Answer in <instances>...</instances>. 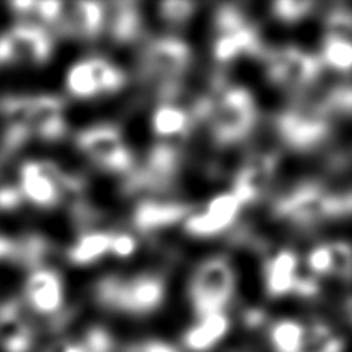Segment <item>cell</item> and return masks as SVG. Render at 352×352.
<instances>
[{"instance_id":"obj_1","label":"cell","mask_w":352,"mask_h":352,"mask_svg":"<svg viewBox=\"0 0 352 352\" xmlns=\"http://www.w3.org/2000/svg\"><path fill=\"white\" fill-rule=\"evenodd\" d=\"M349 212V190L331 192L318 181H301L274 201L275 215L298 228L318 224L328 218L346 217Z\"/></svg>"},{"instance_id":"obj_2","label":"cell","mask_w":352,"mask_h":352,"mask_svg":"<svg viewBox=\"0 0 352 352\" xmlns=\"http://www.w3.org/2000/svg\"><path fill=\"white\" fill-rule=\"evenodd\" d=\"M217 90V94L210 96L206 116L212 138L219 146L246 140L256 125V105L252 94L243 87H218Z\"/></svg>"},{"instance_id":"obj_3","label":"cell","mask_w":352,"mask_h":352,"mask_svg":"<svg viewBox=\"0 0 352 352\" xmlns=\"http://www.w3.org/2000/svg\"><path fill=\"white\" fill-rule=\"evenodd\" d=\"M190 62V48L184 41L162 36L144 48L141 68L144 78L156 87V94L164 102H172L178 96L181 78L188 70Z\"/></svg>"},{"instance_id":"obj_4","label":"cell","mask_w":352,"mask_h":352,"mask_svg":"<svg viewBox=\"0 0 352 352\" xmlns=\"http://www.w3.org/2000/svg\"><path fill=\"white\" fill-rule=\"evenodd\" d=\"M276 130L281 141L292 150H314L328 140L331 111L324 99L300 100L280 113L276 118Z\"/></svg>"},{"instance_id":"obj_5","label":"cell","mask_w":352,"mask_h":352,"mask_svg":"<svg viewBox=\"0 0 352 352\" xmlns=\"http://www.w3.org/2000/svg\"><path fill=\"white\" fill-rule=\"evenodd\" d=\"M164 281L158 275H138L122 280L118 276H105L96 286V300L109 309L129 314L153 312L164 300Z\"/></svg>"},{"instance_id":"obj_6","label":"cell","mask_w":352,"mask_h":352,"mask_svg":"<svg viewBox=\"0 0 352 352\" xmlns=\"http://www.w3.org/2000/svg\"><path fill=\"white\" fill-rule=\"evenodd\" d=\"M235 272L228 260L213 256L199 264L190 280V301L198 318L224 312L234 297Z\"/></svg>"},{"instance_id":"obj_7","label":"cell","mask_w":352,"mask_h":352,"mask_svg":"<svg viewBox=\"0 0 352 352\" xmlns=\"http://www.w3.org/2000/svg\"><path fill=\"white\" fill-rule=\"evenodd\" d=\"M217 37L213 58L221 64L234 62L240 56H261L263 47L256 28L235 5H221L215 14Z\"/></svg>"},{"instance_id":"obj_8","label":"cell","mask_w":352,"mask_h":352,"mask_svg":"<svg viewBox=\"0 0 352 352\" xmlns=\"http://www.w3.org/2000/svg\"><path fill=\"white\" fill-rule=\"evenodd\" d=\"M322 60L312 53L294 45L275 48L266 56L269 79L291 91H303L316 84L322 73Z\"/></svg>"},{"instance_id":"obj_9","label":"cell","mask_w":352,"mask_h":352,"mask_svg":"<svg viewBox=\"0 0 352 352\" xmlns=\"http://www.w3.org/2000/svg\"><path fill=\"white\" fill-rule=\"evenodd\" d=\"M78 146L105 172L129 175L133 170V158L115 125L99 124L82 130L78 135Z\"/></svg>"},{"instance_id":"obj_10","label":"cell","mask_w":352,"mask_h":352,"mask_svg":"<svg viewBox=\"0 0 352 352\" xmlns=\"http://www.w3.org/2000/svg\"><path fill=\"white\" fill-rule=\"evenodd\" d=\"M53 52V39L43 25L19 22L0 34V64L41 65Z\"/></svg>"},{"instance_id":"obj_11","label":"cell","mask_w":352,"mask_h":352,"mask_svg":"<svg viewBox=\"0 0 352 352\" xmlns=\"http://www.w3.org/2000/svg\"><path fill=\"white\" fill-rule=\"evenodd\" d=\"M125 85V74L104 58H88L76 62L67 72V90L78 99H93L115 93Z\"/></svg>"},{"instance_id":"obj_12","label":"cell","mask_w":352,"mask_h":352,"mask_svg":"<svg viewBox=\"0 0 352 352\" xmlns=\"http://www.w3.org/2000/svg\"><path fill=\"white\" fill-rule=\"evenodd\" d=\"M17 188L22 199L42 209L59 204L64 193L60 186V170L43 161H27L19 168Z\"/></svg>"},{"instance_id":"obj_13","label":"cell","mask_w":352,"mask_h":352,"mask_svg":"<svg viewBox=\"0 0 352 352\" xmlns=\"http://www.w3.org/2000/svg\"><path fill=\"white\" fill-rule=\"evenodd\" d=\"M243 204L232 192L219 193L212 198L201 212L190 213L184 228L188 234L199 238L219 235L229 228L240 213Z\"/></svg>"},{"instance_id":"obj_14","label":"cell","mask_w":352,"mask_h":352,"mask_svg":"<svg viewBox=\"0 0 352 352\" xmlns=\"http://www.w3.org/2000/svg\"><path fill=\"white\" fill-rule=\"evenodd\" d=\"M276 168V155L270 152H260L250 156L235 175L234 190L238 201L244 204H252L258 201L274 178Z\"/></svg>"},{"instance_id":"obj_15","label":"cell","mask_w":352,"mask_h":352,"mask_svg":"<svg viewBox=\"0 0 352 352\" xmlns=\"http://www.w3.org/2000/svg\"><path fill=\"white\" fill-rule=\"evenodd\" d=\"M23 294L28 306L41 316H56L64 306V281L58 270L45 266L28 275Z\"/></svg>"},{"instance_id":"obj_16","label":"cell","mask_w":352,"mask_h":352,"mask_svg":"<svg viewBox=\"0 0 352 352\" xmlns=\"http://www.w3.org/2000/svg\"><path fill=\"white\" fill-rule=\"evenodd\" d=\"M28 129L31 138L37 136L43 141H58L65 135L64 102L53 94L30 96Z\"/></svg>"},{"instance_id":"obj_17","label":"cell","mask_w":352,"mask_h":352,"mask_svg":"<svg viewBox=\"0 0 352 352\" xmlns=\"http://www.w3.org/2000/svg\"><path fill=\"white\" fill-rule=\"evenodd\" d=\"M192 213V207L182 201L147 198L136 206L133 212V226L142 234L166 229L179 223Z\"/></svg>"},{"instance_id":"obj_18","label":"cell","mask_w":352,"mask_h":352,"mask_svg":"<svg viewBox=\"0 0 352 352\" xmlns=\"http://www.w3.org/2000/svg\"><path fill=\"white\" fill-rule=\"evenodd\" d=\"M105 5L100 2H76L64 5L60 19L56 27L62 33L94 39L104 30Z\"/></svg>"},{"instance_id":"obj_19","label":"cell","mask_w":352,"mask_h":352,"mask_svg":"<svg viewBox=\"0 0 352 352\" xmlns=\"http://www.w3.org/2000/svg\"><path fill=\"white\" fill-rule=\"evenodd\" d=\"M34 343V331L25 318L16 300L0 303V349L3 352H30Z\"/></svg>"},{"instance_id":"obj_20","label":"cell","mask_w":352,"mask_h":352,"mask_svg":"<svg viewBox=\"0 0 352 352\" xmlns=\"http://www.w3.org/2000/svg\"><path fill=\"white\" fill-rule=\"evenodd\" d=\"M298 275V256L289 249L276 252L264 264V285L269 297L280 298L292 292Z\"/></svg>"},{"instance_id":"obj_21","label":"cell","mask_w":352,"mask_h":352,"mask_svg":"<svg viewBox=\"0 0 352 352\" xmlns=\"http://www.w3.org/2000/svg\"><path fill=\"white\" fill-rule=\"evenodd\" d=\"M104 28L109 30L113 41L129 43L141 34L142 19L135 2H116L105 5Z\"/></svg>"},{"instance_id":"obj_22","label":"cell","mask_w":352,"mask_h":352,"mask_svg":"<svg viewBox=\"0 0 352 352\" xmlns=\"http://www.w3.org/2000/svg\"><path fill=\"white\" fill-rule=\"evenodd\" d=\"M229 317L226 312H215L209 316L199 317L198 323H195L186 331L182 342L184 346L193 352H207L223 340L229 331Z\"/></svg>"},{"instance_id":"obj_23","label":"cell","mask_w":352,"mask_h":352,"mask_svg":"<svg viewBox=\"0 0 352 352\" xmlns=\"http://www.w3.org/2000/svg\"><path fill=\"white\" fill-rule=\"evenodd\" d=\"M193 125L190 111L173 102H162L152 116L153 133L160 138L186 136Z\"/></svg>"},{"instance_id":"obj_24","label":"cell","mask_w":352,"mask_h":352,"mask_svg":"<svg viewBox=\"0 0 352 352\" xmlns=\"http://www.w3.org/2000/svg\"><path fill=\"white\" fill-rule=\"evenodd\" d=\"M113 232L93 230L80 235L78 241L68 249V258L74 264H90L110 254Z\"/></svg>"},{"instance_id":"obj_25","label":"cell","mask_w":352,"mask_h":352,"mask_svg":"<svg viewBox=\"0 0 352 352\" xmlns=\"http://www.w3.org/2000/svg\"><path fill=\"white\" fill-rule=\"evenodd\" d=\"M303 338L305 326L297 320L283 318L270 326L269 340L275 352H300Z\"/></svg>"},{"instance_id":"obj_26","label":"cell","mask_w":352,"mask_h":352,"mask_svg":"<svg viewBox=\"0 0 352 352\" xmlns=\"http://www.w3.org/2000/svg\"><path fill=\"white\" fill-rule=\"evenodd\" d=\"M343 348L342 337L329 324L314 322L307 328L305 326L303 346L300 352H343Z\"/></svg>"},{"instance_id":"obj_27","label":"cell","mask_w":352,"mask_h":352,"mask_svg":"<svg viewBox=\"0 0 352 352\" xmlns=\"http://www.w3.org/2000/svg\"><path fill=\"white\" fill-rule=\"evenodd\" d=\"M322 64L332 70L348 74L352 64V45L349 37L340 34H329L324 37L322 47Z\"/></svg>"},{"instance_id":"obj_28","label":"cell","mask_w":352,"mask_h":352,"mask_svg":"<svg viewBox=\"0 0 352 352\" xmlns=\"http://www.w3.org/2000/svg\"><path fill=\"white\" fill-rule=\"evenodd\" d=\"M314 2H298V0H283L272 3V12L278 21L285 23H295L306 17L314 8Z\"/></svg>"},{"instance_id":"obj_29","label":"cell","mask_w":352,"mask_h":352,"mask_svg":"<svg viewBox=\"0 0 352 352\" xmlns=\"http://www.w3.org/2000/svg\"><path fill=\"white\" fill-rule=\"evenodd\" d=\"M306 263L307 267H309V274L314 276L332 275V254L329 244H318V246L314 248L307 254Z\"/></svg>"},{"instance_id":"obj_30","label":"cell","mask_w":352,"mask_h":352,"mask_svg":"<svg viewBox=\"0 0 352 352\" xmlns=\"http://www.w3.org/2000/svg\"><path fill=\"white\" fill-rule=\"evenodd\" d=\"M195 3L192 2H162L160 5V14L167 23L182 25L193 14Z\"/></svg>"},{"instance_id":"obj_31","label":"cell","mask_w":352,"mask_h":352,"mask_svg":"<svg viewBox=\"0 0 352 352\" xmlns=\"http://www.w3.org/2000/svg\"><path fill=\"white\" fill-rule=\"evenodd\" d=\"M332 254V275L349 280L351 275V248L348 243H329Z\"/></svg>"},{"instance_id":"obj_32","label":"cell","mask_w":352,"mask_h":352,"mask_svg":"<svg viewBox=\"0 0 352 352\" xmlns=\"http://www.w3.org/2000/svg\"><path fill=\"white\" fill-rule=\"evenodd\" d=\"M80 343H82L85 352H113V348H115L111 336L100 326L88 329Z\"/></svg>"},{"instance_id":"obj_33","label":"cell","mask_w":352,"mask_h":352,"mask_svg":"<svg viewBox=\"0 0 352 352\" xmlns=\"http://www.w3.org/2000/svg\"><path fill=\"white\" fill-rule=\"evenodd\" d=\"M351 23L352 21H351L349 10L346 6H340V5H338L334 11H331V14L328 16V21H326L329 34H340L346 37H349L351 34Z\"/></svg>"},{"instance_id":"obj_34","label":"cell","mask_w":352,"mask_h":352,"mask_svg":"<svg viewBox=\"0 0 352 352\" xmlns=\"http://www.w3.org/2000/svg\"><path fill=\"white\" fill-rule=\"evenodd\" d=\"M62 2H34V8L31 14H36L45 25H53L56 27L60 19L62 10H64Z\"/></svg>"},{"instance_id":"obj_35","label":"cell","mask_w":352,"mask_h":352,"mask_svg":"<svg viewBox=\"0 0 352 352\" xmlns=\"http://www.w3.org/2000/svg\"><path fill=\"white\" fill-rule=\"evenodd\" d=\"M138 248L136 238L130 234H111V243H110V254L121 256V258H127V256L133 255Z\"/></svg>"},{"instance_id":"obj_36","label":"cell","mask_w":352,"mask_h":352,"mask_svg":"<svg viewBox=\"0 0 352 352\" xmlns=\"http://www.w3.org/2000/svg\"><path fill=\"white\" fill-rule=\"evenodd\" d=\"M318 291H320V285L317 281V276H314L312 274H300L298 270V275L294 283L292 294H297L300 297H305V298H312L316 297Z\"/></svg>"},{"instance_id":"obj_37","label":"cell","mask_w":352,"mask_h":352,"mask_svg":"<svg viewBox=\"0 0 352 352\" xmlns=\"http://www.w3.org/2000/svg\"><path fill=\"white\" fill-rule=\"evenodd\" d=\"M22 203V195L17 184H2L0 182V212L16 210Z\"/></svg>"},{"instance_id":"obj_38","label":"cell","mask_w":352,"mask_h":352,"mask_svg":"<svg viewBox=\"0 0 352 352\" xmlns=\"http://www.w3.org/2000/svg\"><path fill=\"white\" fill-rule=\"evenodd\" d=\"M127 352H179L173 344L162 340H147L130 346Z\"/></svg>"},{"instance_id":"obj_39","label":"cell","mask_w":352,"mask_h":352,"mask_svg":"<svg viewBox=\"0 0 352 352\" xmlns=\"http://www.w3.org/2000/svg\"><path fill=\"white\" fill-rule=\"evenodd\" d=\"M264 314L260 309H249L244 312V323H246L249 328H258L264 323Z\"/></svg>"},{"instance_id":"obj_40","label":"cell","mask_w":352,"mask_h":352,"mask_svg":"<svg viewBox=\"0 0 352 352\" xmlns=\"http://www.w3.org/2000/svg\"><path fill=\"white\" fill-rule=\"evenodd\" d=\"M60 352H85L82 343L76 342V343H67L64 348L60 349Z\"/></svg>"}]
</instances>
